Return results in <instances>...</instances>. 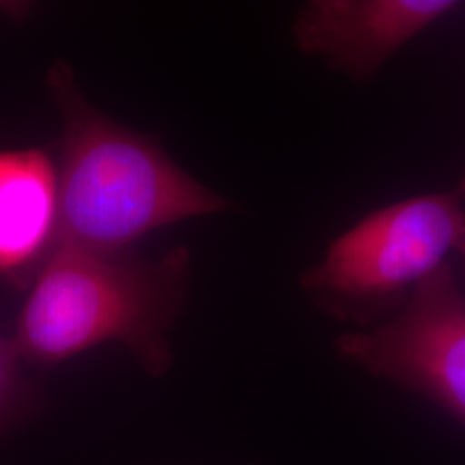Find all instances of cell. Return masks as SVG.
I'll list each match as a JSON object with an SVG mask.
<instances>
[{"instance_id": "1", "label": "cell", "mask_w": 465, "mask_h": 465, "mask_svg": "<svg viewBox=\"0 0 465 465\" xmlns=\"http://www.w3.org/2000/svg\"><path fill=\"white\" fill-rule=\"evenodd\" d=\"M49 84L63 113L55 245L123 253L143 234L228 207L149 138L100 114L66 64L52 67Z\"/></svg>"}, {"instance_id": "2", "label": "cell", "mask_w": 465, "mask_h": 465, "mask_svg": "<svg viewBox=\"0 0 465 465\" xmlns=\"http://www.w3.org/2000/svg\"><path fill=\"white\" fill-rule=\"evenodd\" d=\"M188 253L161 262L54 245L11 343L19 361L54 366L116 341L153 374L169 366L166 330L182 297Z\"/></svg>"}, {"instance_id": "3", "label": "cell", "mask_w": 465, "mask_h": 465, "mask_svg": "<svg viewBox=\"0 0 465 465\" xmlns=\"http://www.w3.org/2000/svg\"><path fill=\"white\" fill-rule=\"evenodd\" d=\"M464 232L465 202L457 190L400 200L334 238L302 286L334 316L367 324L400 311Z\"/></svg>"}, {"instance_id": "4", "label": "cell", "mask_w": 465, "mask_h": 465, "mask_svg": "<svg viewBox=\"0 0 465 465\" xmlns=\"http://www.w3.org/2000/svg\"><path fill=\"white\" fill-rule=\"evenodd\" d=\"M334 347L369 374L431 400L465 428V293L449 262L390 321L345 332Z\"/></svg>"}, {"instance_id": "5", "label": "cell", "mask_w": 465, "mask_h": 465, "mask_svg": "<svg viewBox=\"0 0 465 465\" xmlns=\"http://www.w3.org/2000/svg\"><path fill=\"white\" fill-rule=\"evenodd\" d=\"M459 7L457 0H314L300 9L293 38L302 52L369 82L393 54Z\"/></svg>"}, {"instance_id": "6", "label": "cell", "mask_w": 465, "mask_h": 465, "mask_svg": "<svg viewBox=\"0 0 465 465\" xmlns=\"http://www.w3.org/2000/svg\"><path fill=\"white\" fill-rule=\"evenodd\" d=\"M57 167L38 149L0 150V274L17 278L54 249Z\"/></svg>"}, {"instance_id": "7", "label": "cell", "mask_w": 465, "mask_h": 465, "mask_svg": "<svg viewBox=\"0 0 465 465\" xmlns=\"http://www.w3.org/2000/svg\"><path fill=\"white\" fill-rule=\"evenodd\" d=\"M26 399L28 393L19 372V357L11 340L0 334V426L16 414Z\"/></svg>"}, {"instance_id": "8", "label": "cell", "mask_w": 465, "mask_h": 465, "mask_svg": "<svg viewBox=\"0 0 465 465\" xmlns=\"http://www.w3.org/2000/svg\"><path fill=\"white\" fill-rule=\"evenodd\" d=\"M457 252H460L462 253V257L465 259V232L462 234V238H460V242H459V247H457Z\"/></svg>"}, {"instance_id": "9", "label": "cell", "mask_w": 465, "mask_h": 465, "mask_svg": "<svg viewBox=\"0 0 465 465\" xmlns=\"http://www.w3.org/2000/svg\"><path fill=\"white\" fill-rule=\"evenodd\" d=\"M457 192H459V195L462 197V200L465 202V174L464 178H462V182L459 184V188H457Z\"/></svg>"}]
</instances>
